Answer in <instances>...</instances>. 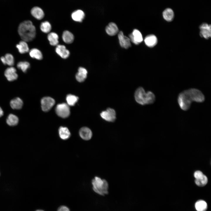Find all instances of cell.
<instances>
[{
    "label": "cell",
    "mask_w": 211,
    "mask_h": 211,
    "mask_svg": "<svg viewBox=\"0 0 211 211\" xmlns=\"http://www.w3.org/2000/svg\"><path fill=\"white\" fill-rule=\"evenodd\" d=\"M204 95L199 90L191 88L184 90L179 94L178 98V105L183 110H188L193 102H202L204 99Z\"/></svg>",
    "instance_id": "6da1fadb"
},
{
    "label": "cell",
    "mask_w": 211,
    "mask_h": 211,
    "mask_svg": "<svg viewBox=\"0 0 211 211\" xmlns=\"http://www.w3.org/2000/svg\"><path fill=\"white\" fill-rule=\"evenodd\" d=\"M18 32L22 39L26 42L33 40L36 35V29L30 21H24L21 23L18 28Z\"/></svg>",
    "instance_id": "7a4b0ae2"
},
{
    "label": "cell",
    "mask_w": 211,
    "mask_h": 211,
    "mask_svg": "<svg viewBox=\"0 0 211 211\" xmlns=\"http://www.w3.org/2000/svg\"><path fill=\"white\" fill-rule=\"evenodd\" d=\"M134 97L137 102L142 105L152 104L154 103L156 99L152 92L148 91L146 92L144 88L141 87L136 90Z\"/></svg>",
    "instance_id": "3957f363"
},
{
    "label": "cell",
    "mask_w": 211,
    "mask_h": 211,
    "mask_svg": "<svg viewBox=\"0 0 211 211\" xmlns=\"http://www.w3.org/2000/svg\"><path fill=\"white\" fill-rule=\"evenodd\" d=\"M93 190L98 194L104 196L108 193V184L107 181L96 176L91 181Z\"/></svg>",
    "instance_id": "277c9868"
},
{
    "label": "cell",
    "mask_w": 211,
    "mask_h": 211,
    "mask_svg": "<svg viewBox=\"0 0 211 211\" xmlns=\"http://www.w3.org/2000/svg\"><path fill=\"white\" fill-rule=\"evenodd\" d=\"M100 115L102 119L108 122H114L116 119L115 111L111 108H108L106 110L102 111Z\"/></svg>",
    "instance_id": "5b68a950"
},
{
    "label": "cell",
    "mask_w": 211,
    "mask_h": 211,
    "mask_svg": "<svg viewBox=\"0 0 211 211\" xmlns=\"http://www.w3.org/2000/svg\"><path fill=\"white\" fill-rule=\"evenodd\" d=\"M55 111L57 114L62 118L68 117L70 113L69 106L67 104L65 103L57 105Z\"/></svg>",
    "instance_id": "8992f818"
},
{
    "label": "cell",
    "mask_w": 211,
    "mask_h": 211,
    "mask_svg": "<svg viewBox=\"0 0 211 211\" xmlns=\"http://www.w3.org/2000/svg\"><path fill=\"white\" fill-rule=\"evenodd\" d=\"M42 110L46 112L50 110L55 103L54 100L49 97H44L42 98L41 101Z\"/></svg>",
    "instance_id": "52a82bcc"
},
{
    "label": "cell",
    "mask_w": 211,
    "mask_h": 211,
    "mask_svg": "<svg viewBox=\"0 0 211 211\" xmlns=\"http://www.w3.org/2000/svg\"><path fill=\"white\" fill-rule=\"evenodd\" d=\"M129 37L130 41L135 45H138L143 40L141 33L137 29L133 30L132 33L129 35Z\"/></svg>",
    "instance_id": "ba28073f"
},
{
    "label": "cell",
    "mask_w": 211,
    "mask_h": 211,
    "mask_svg": "<svg viewBox=\"0 0 211 211\" xmlns=\"http://www.w3.org/2000/svg\"><path fill=\"white\" fill-rule=\"evenodd\" d=\"M4 75L7 80L10 81L16 80L18 78L16 69L12 66L7 68L5 70Z\"/></svg>",
    "instance_id": "9c48e42d"
},
{
    "label": "cell",
    "mask_w": 211,
    "mask_h": 211,
    "mask_svg": "<svg viewBox=\"0 0 211 211\" xmlns=\"http://www.w3.org/2000/svg\"><path fill=\"white\" fill-rule=\"evenodd\" d=\"M211 26L206 23L202 24L200 26V35L201 37L207 39L211 36Z\"/></svg>",
    "instance_id": "30bf717a"
},
{
    "label": "cell",
    "mask_w": 211,
    "mask_h": 211,
    "mask_svg": "<svg viewBox=\"0 0 211 211\" xmlns=\"http://www.w3.org/2000/svg\"><path fill=\"white\" fill-rule=\"evenodd\" d=\"M118 37L120 45L122 47L126 49L131 47L130 39L124 35L122 31L119 32Z\"/></svg>",
    "instance_id": "8fae6325"
},
{
    "label": "cell",
    "mask_w": 211,
    "mask_h": 211,
    "mask_svg": "<svg viewBox=\"0 0 211 211\" xmlns=\"http://www.w3.org/2000/svg\"><path fill=\"white\" fill-rule=\"evenodd\" d=\"M55 52L61 57L66 59L69 56V51L66 49V47L63 45H58L55 48Z\"/></svg>",
    "instance_id": "7c38bea8"
},
{
    "label": "cell",
    "mask_w": 211,
    "mask_h": 211,
    "mask_svg": "<svg viewBox=\"0 0 211 211\" xmlns=\"http://www.w3.org/2000/svg\"><path fill=\"white\" fill-rule=\"evenodd\" d=\"M79 135L80 137L83 140L88 141L90 140L92 136L91 130L86 127H82L79 130Z\"/></svg>",
    "instance_id": "4fadbf2b"
},
{
    "label": "cell",
    "mask_w": 211,
    "mask_h": 211,
    "mask_svg": "<svg viewBox=\"0 0 211 211\" xmlns=\"http://www.w3.org/2000/svg\"><path fill=\"white\" fill-rule=\"evenodd\" d=\"M87 73L86 69L82 67H79L76 75V80L79 82L84 81L87 77Z\"/></svg>",
    "instance_id": "5bb4252c"
},
{
    "label": "cell",
    "mask_w": 211,
    "mask_h": 211,
    "mask_svg": "<svg viewBox=\"0 0 211 211\" xmlns=\"http://www.w3.org/2000/svg\"><path fill=\"white\" fill-rule=\"evenodd\" d=\"M106 31L108 35L113 36L116 35L118 33V29L115 23L113 22H111L106 27Z\"/></svg>",
    "instance_id": "9a60e30c"
},
{
    "label": "cell",
    "mask_w": 211,
    "mask_h": 211,
    "mask_svg": "<svg viewBox=\"0 0 211 211\" xmlns=\"http://www.w3.org/2000/svg\"><path fill=\"white\" fill-rule=\"evenodd\" d=\"M32 15L38 20L42 19L44 16V13L42 9L40 8L35 6L32 8L31 10Z\"/></svg>",
    "instance_id": "2e32d148"
},
{
    "label": "cell",
    "mask_w": 211,
    "mask_h": 211,
    "mask_svg": "<svg viewBox=\"0 0 211 211\" xmlns=\"http://www.w3.org/2000/svg\"><path fill=\"white\" fill-rule=\"evenodd\" d=\"M146 45L149 47H153L157 44V39L156 37L153 35H150L147 36L144 39Z\"/></svg>",
    "instance_id": "e0dca14e"
},
{
    "label": "cell",
    "mask_w": 211,
    "mask_h": 211,
    "mask_svg": "<svg viewBox=\"0 0 211 211\" xmlns=\"http://www.w3.org/2000/svg\"><path fill=\"white\" fill-rule=\"evenodd\" d=\"M71 17L72 19L75 21L81 22L85 17L84 12L81 10H78L74 11L72 14Z\"/></svg>",
    "instance_id": "ac0fdd59"
},
{
    "label": "cell",
    "mask_w": 211,
    "mask_h": 211,
    "mask_svg": "<svg viewBox=\"0 0 211 211\" xmlns=\"http://www.w3.org/2000/svg\"><path fill=\"white\" fill-rule=\"evenodd\" d=\"M59 134L60 138L63 140L68 139L71 136L69 130L66 127H60L59 129Z\"/></svg>",
    "instance_id": "d6986e66"
},
{
    "label": "cell",
    "mask_w": 211,
    "mask_h": 211,
    "mask_svg": "<svg viewBox=\"0 0 211 211\" xmlns=\"http://www.w3.org/2000/svg\"><path fill=\"white\" fill-rule=\"evenodd\" d=\"M23 105L22 100L19 97H16L12 99L10 102V106L13 109H20Z\"/></svg>",
    "instance_id": "ffe728a7"
},
{
    "label": "cell",
    "mask_w": 211,
    "mask_h": 211,
    "mask_svg": "<svg viewBox=\"0 0 211 211\" xmlns=\"http://www.w3.org/2000/svg\"><path fill=\"white\" fill-rule=\"evenodd\" d=\"M62 39L64 42L67 44L72 43L74 39V37L72 33L68 30H65L62 34Z\"/></svg>",
    "instance_id": "44dd1931"
},
{
    "label": "cell",
    "mask_w": 211,
    "mask_h": 211,
    "mask_svg": "<svg viewBox=\"0 0 211 211\" xmlns=\"http://www.w3.org/2000/svg\"><path fill=\"white\" fill-rule=\"evenodd\" d=\"M19 52L21 54H24L29 51V48L26 42L22 40L19 42L18 44L16 45Z\"/></svg>",
    "instance_id": "7402d4cb"
},
{
    "label": "cell",
    "mask_w": 211,
    "mask_h": 211,
    "mask_svg": "<svg viewBox=\"0 0 211 211\" xmlns=\"http://www.w3.org/2000/svg\"><path fill=\"white\" fill-rule=\"evenodd\" d=\"M47 39L50 45L53 46H57L59 43V36L54 32L50 33L47 35Z\"/></svg>",
    "instance_id": "603a6c76"
},
{
    "label": "cell",
    "mask_w": 211,
    "mask_h": 211,
    "mask_svg": "<svg viewBox=\"0 0 211 211\" xmlns=\"http://www.w3.org/2000/svg\"><path fill=\"white\" fill-rule=\"evenodd\" d=\"M164 18L167 21H171L173 19L174 13L173 10L170 8H168L166 9L162 13Z\"/></svg>",
    "instance_id": "cb8c5ba5"
},
{
    "label": "cell",
    "mask_w": 211,
    "mask_h": 211,
    "mask_svg": "<svg viewBox=\"0 0 211 211\" xmlns=\"http://www.w3.org/2000/svg\"><path fill=\"white\" fill-rule=\"evenodd\" d=\"M19 122V119L16 115L12 114H10L6 120L7 124L10 126H14L17 125Z\"/></svg>",
    "instance_id": "d4e9b609"
},
{
    "label": "cell",
    "mask_w": 211,
    "mask_h": 211,
    "mask_svg": "<svg viewBox=\"0 0 211 211\" xmlns=\"http://www.w3.org/2000/svg\"><path fill=\"white\" fill-rule=\"evenodd\" d=\"M29 54L31 57L38 60H40L43 58L41 52L37 48L31 49L29 51Z\"/></svg>",
    "instance_id": "484cf974"
},
{
    "label": "cell",
    "mask_w": 211,
    "mask_h": 211,
    "mask_svg": "<svg viewBox=\"0 0 211 211\" xmlns=\"http://www.w3.org/2000/svg\"><path fill=\"white\" fill-rule=\"evenodd\" d=\"M207 207L206 202L203 200L197 201L195 204V207L197 211H206Z\"/></svg>",
    "instance_id": "4316f807"
},
{
    "label": "cell",
    "mask_w": 211,
    "mask_h": 211,
    "mask_svg": "<svg viewBox=\"0 0 211 211\" xmlns=\"http://www.w3.org/2000/svg\"><path fill=\"white\" fill-rule=\"evenodd\" d=\"M52 28L50 23L47 21H45L41 23L40 25V29L42 32L45 33L50 32Z\"/></svg>",
    "instance_id": "83f0119b"
},
{
    "label": "cell",
    "mask_w": 211,
    "mask_h": 211,
    "mask_svg": "<svg viewBox=\"0 0 211 211\" xmlns=\"http://www.w3.org/2000/svg\"><path fill=\"white\" fill-rule=\"evenodd\" d=\"M30 64L27 61H21L17 64V67L21 69L23 72L25 73L27 70L30 67Z\"/></svg>",
    "instance_id": "f1b7e54d"
},
{
    "label": "cell",
    "mask_w": 211,
    "mask_h": 211,
    "mask_svg": "<svg viewBox=\"0 0 211 211\" xmlns=\"http://www.w3.org/2000/svg\"><path fill=\"white\" fill-rule=\"evenodd\" d=\"M66 99L68 105L73 106L77 101L78 98L75 96L70 94L67 96Z\"/></svg>",
    "instance_id": "f546056e"
},
{
    "label": "cell",
    "mask_w": 211,
    "mask_h": 211,
    "mask_svg": "<svg viewBox=\"0 0 211 211\" xmlns=\"http://www.w3.org/2000/svg\"><path fill=\"white\" fill-rule=\"evenodd\" d=\"M208 179L207 176L203 174V176L198 179H195V182L198 186L202 187L205 186L207 183Z\"/></svg>",
    "instance_id": "4dcf8cb0"
},
{
    "label": "cell",
    "mask_w": 211,
    "mask_h": 211,
    "mask_svg": "<svg viewBox=\"0 0 211 211\" xmlns=\"http://www.w3.org/2000/svg\"><path fill=\"white\" fill-rule=\"evenodd\" d=\"M4 57L6 64L11 67L14 65V58L13 56L11 54L7 53L5 55Z\"/></svg>",
    "instance_id": "1f68e13d"
},
{
    "label": "cell",
    "mask_w": 211,
    "mask_h": 211,
    "mask_svg": "<svg viewBox=\"0 0 211 211\" xmlns=\"http://www.w3.org/2000/svg\"><path fill=\"white\" fill-rule=\"evenodd\" d=\"M203 174L202 171H197L194 173V176L195 179H198L201 178Z\"/></svg>",
    "instance_id": "d6a6232c"
},
{
    "label": "cell",
    "mask_w": 211,
    "mask_h": 211,
    "mask_svg": "<svg viewBox=\"0 0 211 211\" xmlns=\"http://www.w3.org/2000/svg\"><path fill=\"white\" fill-rule=\"evenodd\" d=\"M57 211H70V210L66 206L62 205L59 207Z\"/></svg>",
    "instance_id": "836d02e7"
},
{
    "label": "cell",
    "mask_w": 211,
    "mask_h": 211,
    "mask_svg": "<svg viewBox=\"0 0 211 211\" xmlns=\"http://www.w3.org/2000/svg\"><path fill=\"white\" fill-rule=\"evenodd\" d=\"M1 60L3 63L4 64L6 65V62L5 60V59L4 56H2L1 58Z\"/></svg>",
    "instance_id": "e575fe53"
},
{
    "label": "cell",
    "mask_w": 211,
    "mask_h": 211,
    "mask_svg": "<svg viewBox=\"0 0 211 211\" xmlns=\"http://www.w3.org/2000/svg\"><path fill=\"white\" fill-rule=\"evenodd\" d=\"M3 114H4V112H3L2 109L0 107V118L3 116Z\"/></svg>",
    "instance_id": "d590c367"
},
{
    "label": "cell",
    "mask_w": 211,
    "mask_h": 211,
    "mask_svg": "<svg viewBox=\"0 0 211 211\" xmlns=\"http://www.w3.org/2000/svg\"><path fill=\"white\" fill-rule=\"evenodd\" d=\"M35 211H44L43 210H37Z\"/></svg>",
    "instance_id": "8d00e7d4"
}]
</instances>
